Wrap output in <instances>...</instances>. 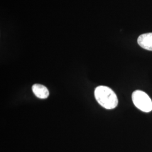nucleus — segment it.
Wrapping results in <instances>:
<instances>
[{
    "mask_svg": "<svg viewBox=\"0 0 152 152\" xmlns=\"http://www.w3.org/2000/svg\"><path fill=\"white\" fill-rule=\"evenodd\" d=\"M95 97L99 104L107 109H114L118 105V98L115 92L109 87L99 86L94 91Z\"/></svg>",
    "mask_w": 152,
    "mask_h": 152,
    "instance_id": "f257e3e1",
    "label": "nucleus"
},
{
    "mask_svg": "<svg viewBox=\"0 0 152 152\" xmlns=\"http://www.w3.org/2000/svg\"><path fill=\"white\" fill-rule=\"evenodd\" d=\"M33 92L39 99H45L48 98L49 92L48 89L44 85L41 84H34L32 86Z\"/></svg>",
    "mask_w": 152,
    "mask_h": 152,
    "instance_id": "20e7f679",
    "label": "nucleus"
},
{
    "mask_svg": "<svg viewBox=\"0 0 152 152\" xmlns=\"http://www.w3.org/2000/svg\"><path fill=\"white\" fill-rule=\"evenodd\" d=\"M132 99L136 108L141 111L146 113L152 111V100L145 92L136 90L132 93Z\"/></svg>",
    "mask_w": 152,
    "mask_h": 152,
    "instance_id": "f03ea898",
    "label": "nucleus"
},
{
    "mask_svg": "<svg viewBox=\"0 0 152 152\" xmlns=\"http://www.w3.org/2000/svg\"><path fill=\"white\" fill-rule=\"evenodd\" d=\"M137 43L142 48L152 51V32L141 34L137 38Z\"/></svg>",
    "mask_w": 152,
    "mask_h": 152,
    "instance_id": "7ed1b4c3",
    "label": "nucleus"
}]
</instances>
